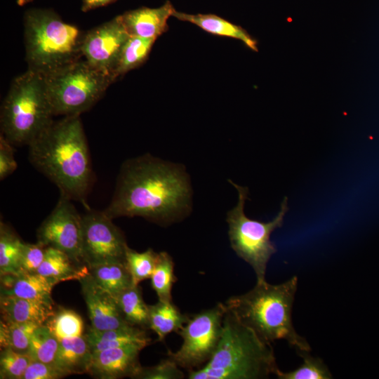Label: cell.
Segmentation results:
<instances>
[{"instance_id":"6da1fadb","label":"cell","mask_w":379,"mask_h":379,"mask_svg":"<svg viewBox=\"0 0 379 379\" xmlns=\"http://www.w3.org/2000/svg\"><path fill=\"white\" fill-rule=\"evenodd\" d=\"M190 198V180L182 167L144 155L123 164L104 213L112 219L140 216L167 225L188 213Z\"/></svg>"},{"instance_id":"7a4b0ae2","label":"cell","mask_w":379,"mask_h":379,"mask_svg":"<svg viewBox=\"0 0 379 379\" xmlns=\"http://www.w3.org/2000/svg\"><path fill=\"white\" fill-rule=\"evenodd\" d=\"M28 147L30 163L58 187L61 194L85 203L93 171L80 116L53 121Z\"/></svg>"},{"instance_id":"3957f363","label":"cell","mask_w":379,"mask_h":379,"mask_svg":"<svg viewBox=\"0 0 379 379\" xmlns=\"http://www.w3.org/2000/svg\"><path fill=\"white\" fill-rule=\"evenodd\" d=\"M298 288L294 276L281 284L257 283L247 293L228 298L225 305L264 342L285 340L296 351H310L308 342L295 330L292 309Z\"/></svg>"},{"instance_id":"277c9868","label":"cell","mask_w":379,"mask_h":379,"mask_svg":"<svg viewBox=\"0 0 379 379\" xmlns=\"http://www.w3.org/2000/svg\"><path fill=\"white\" fill-rule=\"evenodd\" d=\"M278 369L273 348L227 309L219 343L208 361L189 379H260Z\"/></svg>"},{"instance_id":"5b68a950","label":"cell","mask_w":379,"mask_h":379,"mask_svg":"<svg viewBox=\"0 0 379 379\" xmlns=\"http://www.w3.org/2000/svg\"><path fill=\"white\" fill-rule=\"evenodd\" d=\"M84 34L52 9L27 10L24 15L27 69L47 76L81 60Z\"/></svg>"},{"instance_id":"8992f818","label":"cell","mask_w":379,"mask_h":379,"mask_svg":"<svg viewBox=\"0 0 379 379\" xmlns=\"http://www.w3.org/2000/svg\"><path fill=\"white\" fill-rule=\"evenodd\" d=\"M53 116L44 77L27 69L14 79L1 104V134L13 146H28Z\"/></svg>"},{"instance_id":"52a82bcc","label":"cell","mask_w":379,"mask_h":379,"mask_svg":"<svg viewBox=\"0 0 379 379\" xmlns=\"http://www.w3.org/2000/svg\"><path fill=\"white\" fill-rule=\"evenodd\" d=\"M229 181L238 192L237 204L227 214L231 247L240 258L253 268L256 282L265 281L267 263L277 252L274 244L270 240V235L284 224V216L288 211L287 197L284 198L279 213L272 220L261 222L253 220L244 213L248 188Z\"/></svg>"},{"instance_id":"ba28073f","label":"cell","mask_w":379,"mask_h":379,"mask_svg":"<svg viewBox=\"0 0 379 379\" xmlns=\"http://www.w3.org/2000/svg\"><path fill=\"white\" fill-rule=\"evenodd\" d=\"M44 77L54 116H80L114 82L109 75L82 59Z\"/></svg>"},{"instance_id":"9c48e42d","label":"cell","mask_w":379,"mask_h":379,"mask_svg":"<svg viewBox=\"0 0 379 379\" xmlns=\"http://www.w3.org/2000/svg\"><path fill=\"white\" fill-rule=\"evenodd\" d=\"M226 311L225 303L218 302L212 308L189 315L177 332L182 339L180 347L176 352L168 350L167 357L188 371L203 366L219 343Z\"/></svg>"},{"instance_id":"30bf717a","label":"cell","mask_w":379,"mask_h":379,"mask_svg":"<svg viewBox=\"0 0 379 379\" xmlns=\"http://www.w3.org/2000/svg\"><path fill=\"white\" fill-rule=\"evenodd\" d=\"M112 220L104 211H88L81 216V255L87 267L107 261L125 262L128 246Z\"/></svg>"},{"instance_id":"8fae6325","label":"cell","mask_w":379,"mask_h":379,"mask_svg":"<svg viewBox=\"0 0 379 379\" xmlns=\"http://www.w3.org/2000/svg\"><path fill=\"white\" fill-rule=\"evenodd\" d=\"M72 199L61 194L50 215L37 230L38 242L45 247L58 249L82 267V223Z\"/></svg>"},{"instance_id":"7c38bea8","label":"cell","mask_w":379,"mask_h":379,"mask_svg":"<svg viewBox=\"0 0 379 379\" xmlns=\"http://www.w3.org/2000/svg\"><path fill=\"white\" fill-rule=\"evenodd\" d=\"M129 36L120 15H117L85 32L81 47L83 57L91 65L114 79L113 72L119 54Z\"/></svg>"},{"instance_id":"4fadbf2b","label":"cell","mask_w":379,"mask_h":379,"mask_svg":"<svg viewBox=\"0 0 379 379\" xmlns=\"http://www.w3.org/2000/svg\"><path fill=\"white\" fill-rule=\"evenodd\" d=\"M78 281L81 284L91 328L105 331L132 326L122 315L115 297L94 280L88 270Z\"/></svg>"},{"instance_id":"5bb4252c","label":"cell","mask_w":379,"mask_h":379,"mask_svg":"<svg viewBox=\"0 0 379 379\" xmlns=\"http://www.w3.org/2000/svg\"><path fill=\"white\" fill-rule=\"evenodd\" d=\"M142 349L127 345L93 352L88 373L100 379L134 378L141 368L139 354Z\"/></svg>"},{"instance_id":"9a60e30c","label":"cell","mask_w":379,"mask_h":379,"mask_svg":"<svg viewBox=\"0 0 379 379\" xmlns=\"http://www.w3.org/2000/svg\"><path fill=\"white\" fill-rule=\"evenodd\" d=\"M175 9L167 1L158 8L141 7L120 15L131 36L157 39L168 29V20Z\"/></svg>"},{"instance_id":"2e32d148","label":"cell","mask_w":379,"mask_h":379,"mask_svg":"<svg viewBox=\"0 0 379 379\" xmlns=\"http://www.w3.org/2000/svg\"><path fill=\"white\" fill-rule=\"evenodd\" d=\"M1 294L46 302L54 305L51 298L55 281L37 272H22L1 277Z\"/></svg>"},{"instance_id":"e0dca14e","label":"cell","mask_w":379,"mask_h":379,"mask_svg":"<svg viewBox=\"0 0 379 379\" xmlns=\"http://www.w3.org/2000/svg\"><path fill=\"white\" fill-rule=\"evenodd\" d=\"M0 309L1 320L40 325L44 324L55 311L53 304L1 294Z\"/></svg>"},{"instance_id":"ac0fdd59","label":"cell","mask_w":379,"mask_h":379,"mask_svg":"<svg viewBox=\"0 0 379 379\" xmlns=\"http://www.w3.org/2000/svg\"><path fill=\"white\" fill-rule=\"evenodd\" d=\"M84 335L93 353L127 345L145 348L151 343V338L145 329L134 326L105 331H98L90 327Z\"/></svg>"},{"instance_id":"d6986e66","label":"cell","mask_w":379,"mask_h":379,"mask_svg":"<svg viewBox=\"0 0 379 379\" xmlns=\"http://www.w3.org/2000/svg\"><path fill=\"white\" fill-rule=\"evenodd\" d=\"M93 352L84 335L59 340L56 366L66 375L88 373Z\"/></svg>"},{"instance_id":"ffe728a7","label":"cell","mask_w":379,"mask_h":379,"mask_svg":"<svg viewBox=\"0 0 379 379\" xmlns=\"http://www.w3.org/2000/svg\"><path fill=\"white\" fill-rule=\"evenodd\" d=\"M173 17L192 23L203 30L219 36L241 40L250 49L258 51L257 41L241 27L213 14H188L175 11Z\"/></svg>"},{"instance_id":"44dd1931","label":"cell","mask_w":379,"mask_h":379,"mask_svg":"<svg viewBox=\"0 0 379 379\" xmlns=\"http://www.w3.org/2000/svg\"><path fill=\"white\" fill-rule=\"evenodd\" d=\"M88 271L86 265H77L65 253L52 247H46L43 262L37 273L57 283L77 279Z\"/></svg>"},{"instance_id":"7402d4cb","label":"cell","mask_w":379,"mask_h":379,"mask_svg":"<svg viewBox=\"0 0 379 379\" xmlns=\"http://www.w3.org/2000/svg\"><path fill=\"white\" fill-rule=\"evenodd\" d=\"M149 306V328L162 341L169 333L178 332L187 321L189 315L183 314L173 302L159 300Z\"/></svg>"},{"instance_id":"603a6c76","label":"cell","mask_w":379,"mask_h":379,"mask_svg":"<svg viewBox=\"0 0 379 379\" xmlns=\"http://www.w3.org/2000/svg\"><path fill=\"white\" fill-rule=\"evenodd\" d=\"M94 280L114 297L134 285L126 262L107 261L88 267Z\"/></svg>"},{"instance_id":"cb8c5ba5","label":"cell","mask_w":379,"mask_h":379,"mask_svg":"<svg viewBox=\"0 0 379 379\" xmlns=\"http://www.w3.org/2000/svg\"><path fill=\"white\" fill-rule=\"evenodd\" d=\"M156 39L129 36L119 54L113 78L116 79L142 65L147 59Z\"/></svg>"},{"instance_id":"d4e9b609","label":"cell","mask_w":379,"mask_h":379,"mask_svg":"<svg viewBox=\"0 0 379 379\" xmlns=\"http://www.w3.org/2000/svg\"><path fill=\"white\" fill-rule=\"evenodd\" d=\"M124 319L132 326L149 328V306L138 285H133L115 296Z\"/></svg>"},{"instance_id":"484cf974","label":"cell","mask_w":379,"mask_h":379,"mask_svg":"<svg viewBox=\"0 0 379 379\" xmlns=\"http://www.w3.org/2000/svg\"><path fill=\"white\" fill-rule=\"evenodd\" d=\"M24 242L4 222L0 224V275L20 273V259Z\"/></svg>"},{"instance_id":"4316f807","label":"cell","mask_w":379,"mask_h":379,"mask_svg":"<svg viewBox=\"0 0 379 379\" xmlns=\"http://www.w3.org/2000/svg\"><path fill=\"white\" fill-rule=\"evenodd\" d=\"M42 325V324H41ZM40 324L0 321L1 348H10L20 353H28L32 333Z\"/></svg>"},{"instance_id":"83f0119b","label":"cell","mask_w":379,"mask_h":379,"mask_svg":"<svg viewBox=\"0 0 379 379\" xmlns=\"http://www.w3.org/2000/svg\"><path fill=\"white\" fill-rule=\"evenodd\" d=\"M151 285L159 300L172 302V289L177 278L172 257L166 251L158 253L157 261L150 277Z\"/></svg>"},{"instance_id":"f1b7e54d","label":"cell","mask_w":379,"mask_h":379,"mask_svg":"<svg viewBox=\"0 0 379 379\" xmlns=\"http://www.w3.org/2000/svg\"><path fill=\"white\" fill-rule=\"evenodd\" d=\"M58 340L83 335L84 321L76 312L60 308L44 324Z\"/></svg>"},{"instance_id":"f546056e","label":"cell","mask_w":379,"mask_h":379,"mask_svg":"<svg viewBox=\"0 0 379 379\" xmlns=\"http://www.w3.org/2000/svg\"><path fill=\"white\" fill-rule=\"evenodd\" d=\"M58 348V338L44 324H42L39 326L32 333L28 354L33 360L56 366Z\"/></svg>"},{"instance_id":"4dcf8cb0","label":"cell","mask_w":379,"mask_h":379,"mask_svg":"<svg viewBox=\"0 0 379 379\" xmlns=\"http://www.w3.org/2000/svg\"><path fill=\"white\" fill-rule=\"evenodd\" d=\"M303 359L302 364L296 369L283 372L279 368L275 375L279 379H330L332 378L327 366L319 357H312L309 351H297Z\"/></svg>"},{"instance_id":"1f68e13d","label":"cell","mask_w":379,"mask_h":379,"mask_svg":"<svg viewBox=\"0 0 379 379\" xmlns=\"http://www.w3.org/2000/svg\"><path fill=\"white\" fill-rule=\"evenodd\" d=\"M158 253L152 248L139 253L129 247L126 252L125 262L134 285L150 279L157 264Z\"/></svg>"},{"instance_id":"d6a6232c","label":"cell","mask_w":379,"mask_h":379,"mask_svg":"<svg viewBox=\"0 0 379 379\" xmlns=\"http://www.w3.org/2000/svg\"><path fill=\"white\" fill-rule=\"evenodd\" d=\"M28 353H20L10 348H1L0 378L22 379L32 361Z\"/></svg>"},{"instance_id":"836d02e7","label":"cell","mask_w":379,"mask_h":379,"mask_svg":"<svg viewBox=\"0 0 379 379\" xmlns=\"http://www.w3.org/2000/svg\"><path fill=\"white\" fill-rule=\"evenodd\" d=\"M172 359L167 357L159 364L140 368L134 378L138 379H182L185 373Z\"/></svg>"},{"instance_id":"e575fe53","label":"cell","mask_w":379,"mask_h":379,"mask_svg":"<svg viewBox=\"0 0 379 379\" xmlns=\"http://www.w3.org/2000/svg\"><path fill=\"white\" fill-rule=\"evenodd\" d=\"M46 248L39 242H24L20 259V273H36L44 259Z\"/></svg>"},{"instance_id":"d590c367","label":"cell","mask_w":379,"mask_h":379,"mask_svg":"<svg viewBox=\"0 0 379 379\" xmlns=\"http://www.w3.org/2000/svg\"><path fill=\"white\" fill-rule=\"evenodd\" d=\"M65 376L56 366L32 360L22 379H58Z\"/></svg>"},{"instance_id":"8d00e7d4","label":"cell","mask_w":379,"mask_h":379,"mask_svg":"<svg viewBox=\"0 0 379 379\" xmlns=\"http://www.w3.org/2000/svg\"><path fill=\"white\" fill-rule=\"evenodd\" d=\"M13 145L4 135H0V179L4 180L17 168Z\"/></svg>"},{"instance_id":"74e56055","label":"cell","mask_w":379,"mask_h":379,"mask_svg":"<svg viewBox=\"0 0 379 379\" xmlns=\"http://www.w3.org/2000/svg\"><path fill=\"white\" fill-rule=\"evenodd\" d=\"M117 0H82L81 11L88 12L89 11L105 6Z\"/></svg>"},{"instance_id":"f35d334b","label":"cell","mask_w":379,"mask_h":379,"mask_svg":"<svg viewBox=\"0 0 379 379\" xmlns=\"http://www.w3.org/2000/svg\"><path fill=\"white\" fill-rule=\"evenodd\" d=\"M34 0H17L16 2H17V4L18 6H24V5H26L32 1H33Z\"/></svg>"}]
</instances>
